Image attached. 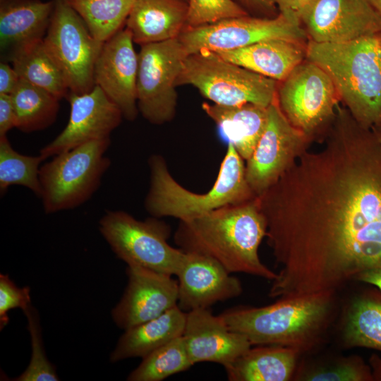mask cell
Masks as SVG:
<instances>
[{"label":"cell","instance_id":"cell-1","mask_svg":"<svg viewBox=\"0 0 381 381\" xmlns=\"http://www.w3.org/2000/svg\"><path fill=\"white\" fill-rule=\"evenodd\" d=\"M330 127L255 197L279 267L271 298L337 291L381 267V126L338 105Z\"/></svg>","mask_w":381,"mask_h":381},{"label":"cell","instance_id":"cell-2","mask_svg":"<svg viewBox=\"0 0 381 381\" xmlns=\"http://www.w3.org/2000/svg\"><path fill=\"white\" fill-rule=\"evenodd\" d=\"M265 218L253 199L180 221L174 234L179 248L208 256L230 273H244L272 282L277 277L258 253L266 237Z\"/></svg>","mask_w":381,"mask_h":381},{"label":"cell","instance_id":"cell-3","mask_svg":"<svg viewBox=\"0 0 381 381\" xmlns=\"http://www.w3.org/2000/svg\"><path fill=\"white\" fill-rule=\"evenodd\" d=\"M337 291L279 298L262 307L240 306L220 315L227 327L252 346L291 347L301 353L318 344L332 322Z\"/></svg>","mask_w":381,"mask_h":381},{"label":"cell","instance_id":"cell-4","mask_svg":"<svg viewBox=\"0 0 381 381\" xmlns=\"http://www.w3.org/2000/svg\"><path fill=\"white\" fill-rule=\"evenodd\" d=\"M306 59L331 78L351 115L367 126L381 122V32L353 40H308Z\"/></svg>","mask_w":381,"mask_h":381},{"label":"cell","instance_id":"cell-5","mask_svg":"<svg viewBox=\"0 0 381 381\" xmlns=\"http://www.w3.org/2000/svg\"><path fill=\"white\" fill-rule=\"evenodd\" d=\"M243 160L234 146L228 144L213 186L200 194L179 184L171 176L162 156H150V188L145 200V210L154 217H171L186 221L253 199L255 195L247 183Z\"/></svg>","mask_w":381,"mask_h":381},{"label":"cell","instance_id":"cell-6","mask_svg":"<svg viewBox=\"0 0 381 381\" xmlns=\"http://www.w3.org/2000/svg\"><path fill=\"white\" fill-rule=\"evenodd\" d=\"M110 145V138L90 141L41 166L39 198L46 214L78 207L93 195L111 165L105 155Z\"/></svg>","mask_w":381,"mask_h":381},{"label":"cell","instance_id":"cell-7","mask_svg":"<svg viewBox=\"0 0 381 381\" xmlns=\"http://www.w3.org/2000/svg\"><path fill=\"white\" fill-rule=\"evenodd\" d=\"M176 87L190 85L213 104L253 103L267 107L277 97L279 82L202 51L185 59Z\"/></svg>","mask_w":381,"mask_h":381},{"label":"cell","instance_id":"cell-8","mask_svg":"<svg viewBox=\"0 0 381 381\" xmlns=\"http://www.w3.org/2000/svg\"><path fill=\"white\" fill-rule=\"evenodd\" d=\"M99 231L116 255L136 265L175 276L185 252L168 243L169 226L157 217L141 221L121 210H109L99 221Z\"/></svg>","mask_w":381,"mask_h":381},{"label":"cell","instance_id":"cell-9","mask_svg":"<svg viewBox=\"0 0 381 381\" xmlns=\"http://www.w3.org/2000/svg\"><path fill=\"white\" fill-rule=\"evenodd\" d=\"M54 2L44 44L70 92H88L95 86L94 69L104 42L92 35L84 20L66 0Z\"/></svg>","mask_w":381,"mask_h":381},{"label":"cell","instance_id":"cell-10","mask_svg":"<svg viewBox=\"0 0 381 381\" xmlns=\"http://www.w3.org/2000/svg\"><path fill=\"white\" fill-rule=\"evenodd\" d=\"M178 39L189 55L202 51L233 50L272 39L307 43L308 36L296 15L279 12L273 18L248 15L186 27Z\"/></svg>","mask_w":381,"mask_h":381},{"label":"cell","instance_id":"cell-11","mask_svg":"<svg viewBox=\"0 0 381 381\" xmlns=\"http://www.w3.org/2000/svg\"><path fill=\"white\" fill-rule=\"evenodd\" d=\"M187 56L178 38L140 46L137 104L150 123L161 125L174 118L178 99L176 83Z\"/></svg>","mask_w":381,"mask_h":381},{"label":"cell","instance_id":"cell-12","mask_svg":"<svg viewBox=\"0 0 381 381\" xmlns=\"http://www.w3.org/2000/svg\"><path fill=\"white\" fill-rule=\"evenodd\" d=\"M277 98L288 121L310 138L332 122L340 99L329 75L307 59L279 82Z\"/></svg>","mask_w":381,"mask_h":381},{"label":"cell","instance_id":"cell-13","mask_svg":"<svg viewBox=\"0 0 381 381\" xmlns=\"http://www.w3.org/2000/svg\"><path fill=\"white\" fill-rule=\"evenodd\" d=\"M310 138L288 121L276 97L267 107L265 128L245 167L247 183L255 196L272 185L296 160Z\"/></svg>","mask_w":381,"mask_h":381},{"label":"cell","instance_id":"cell-14","mask_svg":"<svg viewBox=\"0 0 381 381\" xmlns=\"http://www.w3.org/2000/svg\"><path fill=\"white\" fill-rule=\"evenodd\" d=\"M298 18L315 42H344L381 32V15L365 0H311Z\"/></svg>","mask_w":381,"mask_h":381},{"label":"cell","instance_id":"cell-15","mask_svg":"<svg viewBox=\"0 0 381 381\" xmlns=\"http://www.w3.org/2000/svg\"><path fill=\"white\" fill-rule=\"evenodd\" d=\"M70 115L64 130L40 155L45 159L86 143L110 138L121 123L123 114L97 85L86 93L69 92Z\"/></svg>","mask_w":381,"mask_h":381},{"label":"cell","instance_id":"cell-16","mask_svg":"<svg viewBox=\"0 0 381 381\" xmlns=\"http://www.w3.org/2000/svg\"><path fill=\"white\" fill-rule=\"evenodd\" d=\"M128 283L111 310L118 327L125 330L154 319L178 303V282L172 275L127 265Z\"/></svg>","mask_w":381,"mask_h":381},{"label":"cell","instance_id":"cell-17","mask_svg":"<svg viewBox=\"0 0 381 381\" xmlns=\"http://www.w3.org/2000/svg\"><path fill=\"white\" fill-rule=\"evenodd\" d=\"M125 28L104 42L94 69V81L116 104L123 118L134 121L137 104L138 54Z\"/></svg>","mask_w":381,"mask_h":381},{"label":"cell","instance_id":"cell-18","mask_svg":"<svg viewBox=\"0 0 381 381\" xmlns=\"http://www.w3.org/2000/svg\"><path fill=\"white\" fill-rule=\"evenodd\" d=\"M175 276L178 282L177 306L184 312L209 308L214 304L240 296L243 287L214 259L200 254L185 252Z\"/></svg>","mask_w":381,"mask_h":381},{"label":"cell","instance_id":"cell-19","mask_svg":"<svg viewBox=\"0 0 381 381\" xmlns=\"http://www.w3.org/2000/svg\"><path fill=\"white\" fill-rule=\"evenodd\" d=\"M182 337L193 365L212 362L226 368L252 346L246 337L229 329L209 308L186 313Z\"/></svg>","mask_w":381,"mask_h":381},{"label":"cell","instance_id":"cell-20","mask_svg":"<svg viewBox=\"0 0 381 381\" xmlns=\"http://www.w3.org/2000/svg\"><path fill=\"white\" fill-rule=\"evenodd\" d=\"M54 6V0H0V50L7 62L16 52L43 40Z\"/></svg>","mask_w":381,"mask_h":381},{"label":"cell","instance_id":"cell-21","mask_svg":"<svg viewBox=\"0 0 381 381\" xmlns=\"http://www.w3.org/2000/svg\"><path fill=\"white\" fill-rule=\"evenodd\" d=\"M186 0H135L126 22L139 45L178 38L187 26Z\"/></svg>","mask_w":381,"mask_h":381},{"label":"cell","instance_id":"cell-22","mask_svg":"<svg viewBox=\"0 0 381 381\" xmlns=\"http://www.w3.org/2000/svg\"><path fill=\"white\" fill-rule=\"evenodd\" d=\"M307 43L272 39L215 53L226 61L282 82L306 59Z\"/></svg>","mask_w":381,"mask_h":381},{"label":"cell","instance_id":"cell-23","mask_svg":"<svg viewBox=\"0 0 381 381\" xmlns=\"http://www.w3.org/2000/svg\"><path fill=\"white\" fill-rule=\"evenodd\" d=\"M202 108L215 123L221 138L248 159L265 128L267 107L253 103L222 106L203 102Z\"/></svg>","mask_w":381,"mask_h":381},{"label":"cell","instance_id":"cell-24","mask_svg":"<svg viewBox=\"0 0 381 381\" xmlns=\"http://www.w3.org/2000/svg\"><path fill=\"white\" fill-rule=\"evenodd\" d=\"M186 320V312L176 306L154 319L125 329L110 354V361L145 357L182 336Z\"/></svg>","mask_w":381,"mask_h":381},{"label":"cell","instance_id":"cell-25","mask_svg":"<svg viewBox=\"0 0 381 381\" xmlns=\"http://www.w3.org/2000/svg\"><path fill=\"white\" fill-rule=\"evenodd\" d=\"M300 354L287 346H251L224 368L230 381H288L294 377Z\"/></svg>","mask_w":381,"mask_h":381},{"label":"cell","instance_id":"cell-26","mask_svg":"<svg viewBox=\"0 0 381 381\" xmlns=\"http://www.w3.org/2000/svg\"><path fill=\"white\" fill-rule=\"evenodd\" d=\"M342 339L348 348L365 347L381 351V291L358 296L345 315Z\"/></svg>","mask_w":381,"mask_h":381},{"label":"cell","instance_id":"cell-27","mask_svg":"<svg viewBox=\"0 0 381 381\" xmlns=\"http://www.w3.org/2000/svg\"><path fill=\"white\" fill-rule=\"evenodd\" d=\"M12 64L19 77L51 92L60 100L67 98L70 91L64 78L43 40L35 42L13 54Z\"/></svg>","mask_w":381,"mask_h":381},{"label":"cell","instance_id":"cell-28","mask_svg":"<svg viewBox=\"0 0 381 381\" xmlns=\"http://www.w3.org/2000/svg\"><path fill=\"white\" fill-rule=\"evenodd\" d=\"M11 96L18 130L25 133L42 131L56 121L60 99L47 90L20 78Z\"/></svg>","mask_w":381,"mask_h":381},{"label":"cell","instance_id":"cell-29","mask_svg":"<svg viewBox=\"0 0 381 381\" xmlns=\"http://www.w3.org/2000/svg\"><path fill=\"white\" fill-rule=\"evenodd\" d=\"M92 35L104 42L123 29L135 0H66Z\"/></svg>","mask_w":381,"mask_h":381},{"label":"cell","instance_id":"cell-30","mask_svg":"<svg viewBox=\"0 0 381 381\" xmlns=\"http://www.w3.org/2000/svg\"><path fill=\"white\" fill-rule=\"evenodd\" d=\"M193 365L180 336L142 358L127 377L128 381H162Z\"/></svg>","mask_w":381,"mask_h":381},{"label":"cell","instance_id":"cell-31","mask_svg":"<svg viewBox=\"0 0 381 381\" xmlns=\"http://www.w3.org/2000/svg\"><path fill=\"white\" fill-rule=\"evenodd\" d=\"M45 159L40 155L28 156L15 150L7 136L0 137L1 195L13 185L24 186L40 195V170Z\"/></svg>","mask_w":381,"mask_h":381},{"label":"cell","instance_id":"cell-32","mask_svg":"<svg viewBox=\"0 0 381 381\" xmlns=\"http://www.w3.org/2000/svg\"><path fill=\"white\" fill-rule=\"evenodd\" d=\"M28 319V329L30 335L32 353L25 370L16 381H58L54 366L47 359L42 339L41 328L37 310L32 305L23 311Z\"/></svg>","mask_w":381,"mask_h":381},{"label":"cell","instance_id":"cell-33","mask_svg":"<svg viewBox=\"0 0 381 381\" xmlns=\"http://www.w3.org/2000/svg\"><path fill=\"white\" fill-rule=\"evenodd\" d=\"M296 378L308 381H371L372 370L358 356L343 357L326 365L300 373Z\"/></svg>","mask_w":381,"mask_h":381},{"label":"cell","instance_id":"cell-34","mask_svg":"<svg viewBox=\"0 0 381 381\" xmlns=\"http://www.w3.org/2000/svg\"><path fill=\"white\" fill-rule=\"evenodd\" d=\"M188 4L186 27H198L250 15L234 0H188Z\"/></svg>","mask_w":381,"mask_h":381},{"label":"cell","instance_id":"cell-35","mask_svg":"<svg viewBox=\"0 0 381 381\" xmlns=\"http://www.w3.org/2000/svg\"><path fill=\"white\" fill-rule=\"evenodd\" d=\"M31 306L30 289L18 287L6 274H0V327L8 325V312L13 308L25 311Z\"/></svg>","mask_w":381,"mask_h":381},{"label":"cell","instance_id":"cell-36","mask_svg":"<svg viewBox=\"0 0 381 381\" xmlns=\"http://www.w3.org/2000/svg\"><path fill=\"white\" fill-rule=\"evenodd\" d=\"M16 127V115L11 95L0 94V137Z\"/></svg>","mask_w":381,"mask_h":381},{"label":"cell","instance_id":"cell-37","mask_svg":"<svg viewBox=\"0 0 381 381\" xmlns=\"http://www.w3.org/2000/svg\"><path fill=\"white\" fill-rule=\"evenodd\" d=\"M249 14L258 17L273 18L278 15V8L266 0H234Z\"/></svg>","mask_w":381,"mask_h":381},{"label":"cell","instance_id":"cell-38","mask_svg":"<svg viewBox=\"0 0 381 381\" xmlns=\"http://www.w3.org/2000/svg\"><path fill=\"white\" fill-rule=\"evenodd\" d=\"M20 78L13 68L6 61L0 64V94L11 95L17 87Z\"/></svg>","mask_w":381,"mask_h":381},{"label":"cell","instance_id":"cell-39","mask_svg":"<svg viewBox=\"0 0 381 381\" xmlns=\"http://www.w3.org/2000/svg\"><path fill=\"white\" fill-rule=\"evenodd\" d=\"M275 6L279 12L291 13L298 17L311 0H266Z\"/></svg>","mask_w":381,"mask_h":381},{"label":"cell","instance_id":"cell-40","mask_svg":"<svg viewBox=\"0 0 381 381\" xmlns=\"http://www.w3.org/2000/svg\"><path fill=\"white\" fill-rule=\"evenodd\" d=\"M356 280L370 284L381 291V267L363 272Z\"/></svg>","mask_w":381,"mask_h":381},{"label":"cell","instance_id":"cell-41","mask_svg":"<svg viewBox=\"0 0 381 381\" xmlns=\"http://www.w3.org/2000/svg\"><path fill=\"white\" fill-rule=\"evenodd\" d=\"M374 380H381V357L373 354L369 361Z\"/></svg>","mask_w":381,"mask_h":381},{"label":"cell","instance_id":"cell-42","mask_svg":"<svg viewBox=\"0 0 381 381\" xmlns=\"http://www.w3.org/2000/svg\"><path fill=\"white\" fill-rule=\"evenodd\" d=\"M377 12L381 15V0H365Z\"/></svg>","mask_w":381,"mask_h":381},{"label":"cell","instance_id":"cell-43","mask_svg":"<svg viewBox=\"0 0 381 381\" xmlns=\"http://www.w3.org/2000/svg\"><path fill=\"white\" fill-rule=\"evenodd\" d=\"M187 2H188V0H186Z\"/></svg>","mask_w":381,"mask_h":381}]
</instances>
